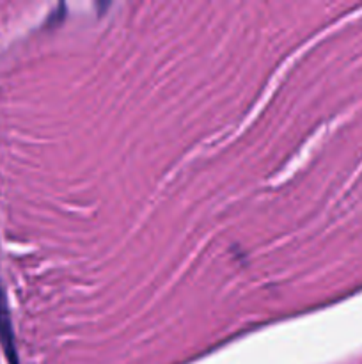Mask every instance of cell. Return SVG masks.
I'll list each match as a JSON object with an SVG mask.
<instances>
[{"label":"cell","instance_id":"6da1fadb","mask_svg":"<svg viewBox=\"0 0 362 364\" xmlns=\"http://www.w3.org/2000/svg\"><path fill=\"white\" fill-rule=\"evenodd\" d=\"M0 340H2V347H4V350H6L9 363L18 364L16 348H14L13 327H11L9 309H7V302H6V297H4L2 291H0Z\"/></svg>","mask_w":362,"mask_h":364}]
</instances>
